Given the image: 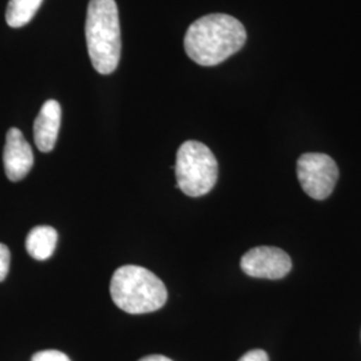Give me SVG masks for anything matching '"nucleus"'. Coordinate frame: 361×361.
I'll list each match as a JSON object with an SVG mask.
<instances>
[{"label":"nucleus","mask_w":361,"mask_h":361,"mask_svg":"<svg viewBox=\"0 0 361 361\" xmlns=\"http://www.w3.org/2000/svg\"><path fill=\"white\" fill-rule=\"evenodd\" d=\"M85 31L94 68L102 75L113 74L119 65L122 50L116 0H90Z\"/></svg>","instance_id":"2"},{"label":"nucleus","mask_w":361,"mask_h":361,"mask_svg":"<svg viewBox=\"0 0 361 361\" xmlns=\"http://www.w3.org/2000/svg\"><path fill=\"white\" fill-rule=\"evenodd\" d=\"M10 261L11 253L10 249L4 244H0V283L6 280L8 271H10Z\"/></svg>","instance_id":"12"},{"label":"nucleus","mask_w":361,"mask_h":361,"mask_svg":"<svg viewBox=\"0 0 361 361\" xmlns=\"http://www.w3.org/2000/svg\"><path fill=\"white\" fill-rule=\"evenodd\" d=\"M110 295L119 310L130 314H143L161 310L168 300L166 286L153 271L125 265L111 277Z\"/></svg>","instance_id":"3"},{"label":"nucleus","mask_w":361,"mask_h":361,"mask_svg":"<svg viewBox=\"0 0 361 361\" xmlns=\"http://www.w3.org/2000/svg\"><path fill=\"white\" fill-rule=\"evenodd\" d=\"M3 165L7 178L13 182L22 180L34 165V154L22 131L16 128L8 130L3 153Z\"/></svg>","instance_id":"7"},{"label":"nucleus","mask_w":361,"mask_h":361,"mask_svg":"<svg viewBox=\"0 0 361 361\" xmlns=\"http://www.w3.org/2000/svg\"><path fill=\"white\" fill-rule=\"evenodd\" d=\"M43 0H10L6 11V20L13 28L26 26L38 13Z\"/></svg>","instance_id":"10"},{"label":"nucleus","mask_w":361,"mask_h":361,"mask_svg":"<svg viewBox=\"0 0 361 361\" xmlns=\"http://www.w3.org/2000/svg\"><path fill=\"white\" fill-rule=\"evenodd\" d=\"M241 269L250 277L280 280L292 269V259L274 246H257L241 258Z\"/></svg>","instance_id":"6"},{"label":"nucleus","mask_w":361,"mask_h":361,"mask_svg":"<svg viewBox=\"0 0 361 361\" xmlns=\"http://www.w3.org/2000/svg\"><path fill=\"white\" fill-rule=\"evenodd\" d=\"M58 243V233L51 226H35L28 233L26 249L28 255L43 261L52 256Z\"/></svg>","instance_id":"9"},{"label":"nucleus","mask_w":361,"mask_h":361,"mask_svg":"<svg viewBox=\"0 0 361 361\" xmlns=\"http://www.w3.org/2000/svg\"><path fill=\"white\" fill-rule=\"evenodd\" d=\"M238 361H269V357L265 350L253 349V350L245 353Z\"/></svg>","instance_id":"13"},{"label":"nucleus","mask_w":361,"mask_h":361,"mask_svg":"<svg viewBox=\"0 0 361 361\" xmlns=\"http://www.w3.org/2000/svg\"><path fill=\"white\" fill-rule=\"evenodd\" d=\"M140 361H173L171 359H169L166 356H162V355H150V356H146Z\"/></svg>","instance_id":"14"},{"label":"nucleus","mask_w":361,"mask_h":361,"mask_svg":"<svg viewBox=\"0 0 361 361\" xmlns=\"http://www.w3.org/2000/svg\"><path fill=\"white\" fill-rule=\"evenodd\" d=\"M297 177L302 190L314 200L328 198L338 180L334 158L323 153H305L297 161Z\"/></svg>","instance_id":"5"},{"label":"nucleus","mask_w":361,"mask_h":361,"mask_svg":"<svg viewBox=\"0 0 361 361\" xmlns=\"http://www.w3.org/2000/svg\"><path fill=\"white\" fill-rule=\"evenodd\" d=\"M62 109L56 101L50 99L42 106L34 122V141L42 153H50L55 147L61 129Z\"/></svg>","instance_id":"8"},{"label":"nucleus","mask_w":361,"mask_h":361,"mask_svg":"<svg viewBox=\"0 0 361 361\" xmlns=\"http://www.w3.org/2000/svg\"><path fill=\"white\" fill-rule=\"evenodd\" d=\"M174 169L178 188L189 197L209 193L219 178L216 157L207 145L198 141H186L180 145Z\"/></svg>","instance_id":"4"},{"label":"nucleus","mask_w":361,"mask_h":361,"mask_svg":"<svg viewBox=\"0 0 361 361\" xmlns=\"http://www.w3.org/2000/svg\"><path fill=\"white\" fill-rule=\"evenodd\" d=\"M31 361H71L63 352L59 350H42L32 356Z\"/></svg>","instance_id":"11"},{"label":"nucleus","mask_w":361,"mask_h":361,"mask_svg":"<svg viewBox=\"0 0 361 361\" xmlns=\"http://www.w3.org/2000/svg\"><path fill=\"white\" fill-rule=\"evenodd\" d=\"M246 42L244 25L226 13L197 19L185 35V51L197 65L217 66L240 51Z\"/></svg>","instance_id":"1"}]
</instances>
